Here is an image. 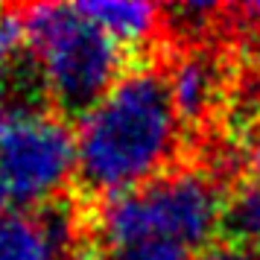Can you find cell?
Listing matches in <instances>:
<instances>
[{"label": "cell", "mask_w": 260, "mask_h": 260, "mask_svg": "<svg viewBox=\"0 0 260 260\" xmlns=\"http://www.w3.org/2000/svg\"><path fill=\"white\" fill-rule=\"evenodd\" d=\"M0 178L21 208L56 205L76 178V129L56 111L15 108L0 123Z\"/></svg>", "instance_id": "obj_4"}, {"label": "cell", "mask_w": 260, "mask_h": 260, "mask_svg": "<svg viewBox=\"0 0 260 260\" xmlns=\"http://www.w3.org/2000/svg\"><path fill=\"white\" fill-rule=\"evenodd\" d=\"M24 50L53 106L82 114L123 76L126 50L76 3H36L21 12Z\"/></svg>", "instance_id": "obj_3"}, {"label": "cell", "mask_w": 260, "mask_h": 260, "mask_svg": "<svg viewBox=\"0 0 260 260\" xmlns=\"http://www.w3.org/2000/svg\"><path fill=\"white\" fill-rule=\"evenodd\" d=\"M76 222L64 205L0 213V260H68Z\"/></svg>", "instance_id": "obj_5"}, {"label": "cell", "mask_w": 260, "mask_h": 260, "mask_svg": "<svg viewBox=\"0 0 260 260\" xmlns=\"http://www.w3.org/2000/svg\"><path fill=\"white\" fill-rule=\"evenodd\" d=\"M222 228L228 231L231 243L254 248L260 243V184L248 181L225 202Z\"/></svg>", "instance_id": "obj_8"}, {"label": "cell", "mask_w": 260, "mask_h": 260, "mask_svg": "<svg viewBox=\"0 0 260 260\" xmlns=\"http://www.w3.org/2000/svg\"><path fill=\"white\" fill-rule=\"evenodd\" d=\"M199 260H260V254L240 243H222V246H211Z\"/></svg>", "instance_id": "obj_10"}, {"label": "cell", "mask_w": 260, "mask_h": 260, "mask_svg": "<svg viewBox=\"0 0 260 260\" xmlns=\"http://www.w3.org/2000/svg\"><path fill=\"white\" fill-rule=\"evenodd\" d=\"M222 219L225 199L219 184L202 170H176L106 199L96 211L94 234L106 251L149 243L202 257L222 231Z\"/></svg>", "instance_id": "obj_2"}, {"label": "cell", "mask_w": 260, "mask_h": 260, "mask_svg": "<svg viewBox=\"0 0 260 260\" xmlns=\"http://www.w3.org/2000/svg\"><path fill=\"white\" fill-rule=\"evenodd\" d=\"M6 202H9V196H6V184H3V178H0V213H6L3 208H6Z\"/></svg>", "instance_id": "obj_12"}, {"label": "cell", "mask_w": 260, "mask_h": 260, "mask_svg": "<svg viewBox=\"0 0 260 260\" xmlns=\"http://www.w3.org/2000/svg\"><path fill=\"white\" fill-rule=\"evenodd\" d=\"M24 50V32H21V15L0 9V123L12 114V73L15 61Z\"/></svg>", "instance_id": "obj_9"}, {"label": "cell", "mask_w": 260, "mask_h": 260, "mask_svg": "<svg viewBox=\"0 0 260 260\" xmlns=\"http://www.w3.org/2000/svg\"><path fill=\"white\" fill-rule=\"evenodd\" d=\"M82 12L120 47H143L161 26V6L143 0H100L82 3Z\"/></svg>", "instance_id": "obj_7"}, {"label": "cell", "mask_w": 260, "mask_h": 260, "mask_svg": "<svg viewBox=\"0 0 260 260\" xmlns=\"http://www.w3.org/2000/svg\"><path fill=\"white\" fill-rule=\"evenodd\" d=\"M181 143V117L155 68H132L79 114L76 178L111 199L164 176Z\"/></svg>", "instance_id": "obj_1"}, {"label": "cell", "mask_w": 260, "mask_h": 260, "mask_svg": "<svg viewBox=\"0 0 260 260\" xmlns=\"http://www.w3.org/2000/svg\"><path fill=\"white\" fill-rule=\"evenodd\" d=\"M248 164H251V181L260 184V138H257V143L251 146V158H248Z\"/></svg>", "instance_id": "obj_11"}, {"label": "cell", "mask_w": 260, "mask_h": 260, "mask_svg": "<svg viewBox=\"0 0 260 260\" xmlns=\"http://www.w3.org/2000/svg\"><path fill=\"white\" fill-rule=\"evenodd\" d=\"M170 100L181 120H202L219 94V64L205 53L178 56L164 73Z\"/></svg>", "instance_id": "obj_6"}]
</instances>
